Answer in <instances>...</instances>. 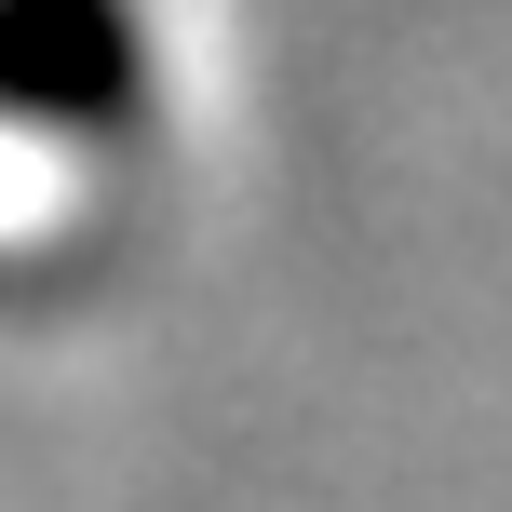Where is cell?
I'll use <instances>...</instances> for the list:
<instances>
[{"label": "cell", "instance_id": "6da1fadb", "mask_svg": "<svg viewBox=\"0 0 512 512\" xmlns=\"http://www.w3.org/2000/svg\"><path fill=\"white\" fill-rule=\"evenodd\" d=\"M135 108V14L122 0H0V122L108 135Z\"/></svg>", "mask_w": 512, "mask_h": 512}]
</instances>
